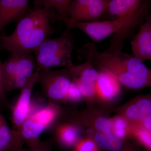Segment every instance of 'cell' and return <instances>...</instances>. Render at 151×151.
I'll list each match as a JSON object with an SVG mask.
<instances>
[{"label":"cell","instance_id":"8","mask_svg":"<svg viewBox=\"0 0 151 151\" xmlns=\"http://www.w3.org/2000/svg\"><path fill=\"white\" fill-rule=\"evenodd\" d=\"M70 70L73 81L78 86L83 96L93 97L96 93V82L99 71L87 60L82 64L72 65Z\"/></svg>","mask_w":151,"mask_h":151},{"label":"cell","instance_id":"14","mask_svg":"<svg viewBox=\"0 0 151 151\" xmlns=\"http://www.w3.org/2000/svg\"><path fill=\"white\" fill-rule=\"evenodd\" d=\"M12 53L14 57L17 76L30 78L34 73V70L36 67L34 56L30 52Z\"/></svg>","mask_w":151,"mask_h":151},{"label":"cell","instance_id":"2","mask_svg":"<svg viewBox=\"0 0 151 151\" xmlns=\"http://www.w3.org/2000/svg\"><path fill=\"white\" fill-rule=\"evenodd\" d=\"M78 52L80 59L88 60L98 71L111 73L119 82L131 74L150 81L151 70L133 55L123 52L122 48L100 52L94 43L89 42Z\"/></svg>","mask_w":151,"mask_h":151},{"label":"cell","instance_id":"20","mask_svg":"<svg viewBox=\"0 0 151 151\" xmlns=\"http://www.w3.org/2000/svg\"><path fill=\"white\" fill-rule=\"evenodd\" d=\"M57 113L56 108L50 104L29 116L47 128L54 120Z\"/></svg>","mask_w":151,"mask_h":151},{"label":"cell","instance_id":"7","mask_svg":"<svg viewBox=\"0 0 151 151\" xmlns=\"http://www.w3.org/2000/svg\"><path fill=\"white\" fill-rule=\"evenodd\" d=\"M150 1L142 0H108L107 11L115 19H129L147 16Z\"/></svg>","mask_w":151,"mask_h":151},{"label":"cell","instance_id":"9","mask_svg":"<svg viewBox=\"0 0 151 151\" xmlns=\"http://www.w3.org/2000/svg\"><path fill=\"white\" fill-rule=\"evenodd\" d=\"M132 53L137 59L144 62L151 60V16L148 15L140 25V29L131 42Z\"/></svg>","mask_w":151,"mask_h":151},{"label":"cell","instance_id":"10","mask_svg":"<svg viewBox=\"0 0 151 151\" xmlns=\"http://www.w3.org/2000/svg\"><path fill=\"white\" fill-rule=\"evenodd\" d=\"M27 0H0V33L7 25L18 22L28 13Z\"/></svg>","mask_w":151,"mask_h":151},{"label":"cell","instance_id":"27","mask_svg":"<svg viewBox=\"0 0 151 151\" xmlns=\"http://www.w3.org/2000/svg\"><path fill=\"white\" fill-rule=\"evenodd\" d=\"M2 63L0 60V104L6 105L8 101L6 95V91L3 84L1 66Z\"/></svg>","mask_w":151,"mask_h":151},{"label":"cell","instance_id":"16","mask_svg":"<svg viewBox=\"0 0 151 151\" xmlns=\"http://www.w3.org/2000/svg\"><path fill=\"white\" fill-rule=\"evenodd\" d=\"M94 140L97 146L106 150L120 151L123 148V142L120 138L111 133L104 134L97 132Z\"/></svg>","mask_w":151,"mask_h":151},{"label":"cell","instance_id":"24","mask_svg":"<svg viewBox=\"0 0 151 151\" xmlns=\"http://www.w3.org/2000/svg\"><path fill=\"white\" fill-rule=\"evenodd\" d=\"M82 93L79 87L73 81H71L68 91L66 99L73 101H78L82 98Z\"/></svg>","mask_w":151,"mask_h":151},{"label":"cell","instance_id":"12","mask_svg":"<svg viewBox=\"0 0 151 151\" xmlns=\"http://www.w3.org/2000/svg\"><path fill=\"white\" fill-rule=\"evenodd\" d=\"M108 1V0H93L91 4L72 20L86 23L100 21V18L107 12Z\"/></svg>","mask_w":151,"mask_h":151},{"label":"cell","instance_id":"25","mask_svg":"<svg viewBox=\"0 0 151 151\" xmlns=\"http://www.w3.org/2000/svg\"><path fill=\"white\" fill-rule=\"evenodd\" d=\"M17 151H52L48 142H42L40 141L28 149H21Z\"/></svg>","mask_w":151,"mask_h":151},{"label":"cell","instance_id":"6","mask_svg":"<svg viewBox=\"0 0 151 151\" xmlns=\"http://www.w3.org/2000/svg\"><path fill=\"white\" fill-rule=\"evenodd\" d=\"M74 43L73 37L68 29L55 38H47L33 52L37 68L49 60L57 56L68 49L74 47Z\"/></svg>","mask_w":151,"mask_h":151},{"label":"cell","instance_id":"18","mask_svg":"<svg viewBox=\"0 0 151 151\" xmlns=\"http://www.w3.org/2000/svg\"><path fill=\"white\" fill-rule=\"evenodd\" d=\"M11 149L18 150L12 132L9 128L4 116L0 113V151H6Z\"/></svg>","mask_w":151,"mask_h":151},{"label":"cell","instance_id":"22","mask_svg":"<svg viewBox=\"0 0 151 151\" xmlns=\"http://www.w3.org/2000/svg\"><path fill=\"white\" fill-rule=\"evenodd\" d=\"M126 127L127 123L122 118L117 117L113 120L112 128L116 137L124 138L126 134Z\"/></svg>","mask_w":151,"mask_h":151},{"label":"cell","instance_id":"23","mask_svg":"<svg viewBox=\"0 0 151 151\" xmlns=\"http://www.w3.org/2000/svg\"><path fill=\"white\" fill-rule=\"evenodd\" d=\"M95 126L98 132L104 134L111 133L112 123L109 119L104 117L98 118L95 121Z\"/></svg>","mask_w":151,"mask_h":151},{"label":"cell","instance_id":"19","mask_svg":"<svg viewBox=\"0 0 151 151\" xmlns=\"http://www.w3.org/2000/svg\"><path fill=\"white\" fill-rule=\"evenodd\" d=\"M151 102L147 99L139 100L137 104L130 106L127 109V116L130 119H138L150 115Z\"/></svg>","mask_w":151,"mask_h":151},{"label":"cell","instance_id":"28","mask_svg":"<svg viewBox=\"0 0 151 151\" xmlns=\"http://www.w3.org/2000/svg\"><path fill=\"white\" fill-rule=\"evenodd\" d=\"M139 134L140 139L143 144L149 148H150L151 136L150 133L145 130L142 129L139 132Z\"/></svg>","mask_w":151,"mask_h":151},{"label":"cell","instance_id":"29","mask_svg":"<svg viewBox=\"0 0 151 151\" xmlns=\"http://www.w3.org/2000/svg\"><path fill=\"white\" fill-rule=\"evenodd\" d=\"M151 115H149L143 118V122L145 127L148 130L150 131L151 127Z\"/></svg>","mask_w":151,"mask_h":151},{"label":"cell","instance_id":"4","mask_svg":"<svg viewBox=\"0 0 151 151\" xmlns=\"http://www.w3.org/2000/svg\"><path fill=\"white\" fill-rule=\"evenodd\" d=\"M38 72L37 83L40 84L44 94L51 100L66 99L71 81L70 67L56 70H36Z\"/></svg>","mask_w":151,"mask_h":151},{"label":"cell","instance_id":"1","mask_svg":"<svg viewBox=\"0 0 151 151\" xmlns=\"http://www.w3.org/2000/svg\"><path fill=\"white\" fill-rule=\"evenodd\" d=\"M50 9L43 7L30 10L11 35L0 36L1 48L12 53L35 51L48 36L54 33L50 24Z\"/></svg>","mask_w":151,"mask_h":151},{"label":"cell","instance_id":"15","mask_svg":"<svg viewBox=\"0 0 151 151\" xmlns=\"http://www.w3.org/2000/svg\"><path fill=\"white\" fill-rule=\"evenodd\" d=\"M2 75L3 84L6 92L13 90V86L15 80L17 76L15 60L13 54L5 61L2 63Z\"/></svg>","mask_w":151,"mask_h":151},{"label":"cell","instance_id":"5","mask_svg":"<svg viewBox=\"0 0 151 151\" xmlns=\"http://www.w3.org/2000/svg\"><path fill=\"white\" fill-rule=\"evenodd\" d=\"M38 72L36 71L29 78L27 83L21 89L18 99L12 110V121L14 130H12L15 141L21 144V129L22 125L29 116L32 94L34 87L38 82Z\"/></svg>","mask_w":151,"mask_h":151},{"label":"cell","instance_id":"26","mask_svg":"<svg viewBox=\"0 0 151 151\" xmlns=\"http://www.w3.org/2000/svg\"><path fill=\"white\" fill-rule=\"evenodd\" d=\"M76 151H97L95 144L91 141L81 142L76 146Z\"/></svg>","mask_w":151,"mask_h":151},{"label":"cell","instance_id":"17","mask_svg":"<svg viewBox=\"0 0 151 151\" xmlns=\"http://www.w3.org/2000/svg\"><path fill=\"white\" fill-rule=\"evenodd\" d=\"M71 0H36L34 1V9L43 7L55 9L60 17L68 18V11Z\"/></svg>","mask_w":151,"mask_h":151},{"label":"cell","instance_id":"21","mask_svg":"<svg viewBox=\"0 0 151 151\" xmlns=\"http://www.w3.org/2000/svg\"><path fill=\"white\" fill-rule=\"evenodd\" d=\"M60 141L65 147L74 145L78 139V131L75 127L70 125L63 126L58 131Z\"/></svg>","mask_w":151,"mask_h":151},{"label":"cell","instance_id":"11","mask_svg":"<svg viewBox=\"0 0 151 151\" xmlns=\"http://www.w3.org/2000/svg\"><path fill=\"white\" fill-rule=\"evenodd\" d=\"M99 71L96 82V92L103 98L111 100L119 94L121 83L114 76L106 71Z\"/></svg>","mask_w":151,"mask_h":151},{"label":"cell","instance_id":"3","mask_svg":"<svg viewBox=\"0 0 151 151\" xmlns=\"http://www.w3.org/2000/svg\"><path fill=\"white\" fill-rule=\"evenodd\" d=\"M147 16L129 19H114L90 23L76 22L69 18L60 17L58 18V20L64 22L68 30L74 28L80 30L95 42H100L109 36L114 35L111 44L119 46L123 45L124 40L129 32L142 23Z\"/></svg>","mask_w":151,"mask_h":151},{"label":"cell","instance_id":"13","mask_svg":"<svg viewBox=\"0 0 151 151\" xmlns=\"http://www.w3.org/2000/svg\"><path fill=\"white\" fill-rule=\"evenodd\" d=\"M46 128L29 116L22 125L21 136L26 141L29 147H32L39 142L38 139Z\"/></svg>","mask_w":151,"mask_h":151}]
</instances>
